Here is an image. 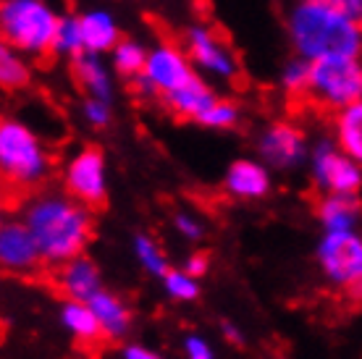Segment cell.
Returning <instances> with one entry per match:
<instances>
[{
	"label": "cell",
	"mask_w": 362,
	"mask_h": 359,
	"mask_svg": "<svg viewBox=\"0 0 362 359\" xmlns=\"http://www.w3.org/2000/svg\"><path fill=\"white\" fill-rule=\"evenodd\" d=\"M27 228L47 265H64L82 257L95 236L87 207L64 197L35 199L27 210Z\"/></svg>",
	"instance_id": "1"
},
{
	"label": "cell",
	"mask_w": 362,
	"mask_h": 359,
	"mask_svg": "<svg viewBox=\"0 0 362 359\" xmlns=\"http://www.w3.org/2000/svg\"><path fill=\"white\" fill-rule=\"evenodd\" d=\"M289 37L305 61L357 58L362 50V27L349 13L317 3H299L289 13Z\"/></svg>",
	"instance_id": "2"
},
{
	"label": "cell",
	"mask_w": 362,
	"mask_h": 359,
	"mask_svg": "<svg viewBox=\"0 0 362 359\" xmlns=\"http://www.w3.org/2000/svg\"><path fill=\"white\" fill-rule=\"evenodd\" d=\"M0 165L8 192H13L16 202L32 194L47 176L50 160L42 144L24 124L3 121L0 126Z\"/></svg>",
	"instance_id": "3"
},
{
	"label": "cell",
	"mask_w": 362,
	"mask_h": 359,
	"mask_svg": "<svg viewBox=\"0 0 362 359\" xmlns=\"http://www.w3.org/2000/svg\"><path fill=\"white\" fill-rule=\"evenodd\" d=\"M6 45L29 55H45L55 50L61 18L42 0H6L0 11Z\"/></svg>",
	"instance_id": "4"
},
{
	"label": "cell",
	"mask_w": 362,
	"mask_h": 359,
	"mask_svg": "<svg viewBox=\"0 0 362 359\" xmlns=\"http://www.w3.org/2000/svg\"><path fill=\"white\" fill-rule=\"evenodd\" d=\"M308 98L317 108L336 110L362 100V63L357 58H320L310 61V90Z\"/></svg>",
	"instance_id": "5"
},
{
	"label": "cell",
	"mask_w": 362,
	"mask_h": 359,
	"mask_svg": "<svg viewBox=\"0 0 362 359\" xmlns=\"http://www.w3.org/2000/svg\"><path fill=\"white\" fill-rule=\"evenodd\" d=\"M66 189L79 205L87 210H103L108 205V192H105V160L98 147H84L69 163L66 171Z\"/></svg>",
	"instance_id": "6"
},
{
	"label": "cell",
	"mask_w": 362,
	"mask_h": 359,
	"mask_svg": "<svg viewBox=\"0 0 362 359\" xmlns=\"http://www.w3.org/2000/svg\"><path fill=\"white\" fill-rule=\"evenodd\" d=\"M40 283L50 288L55 297L69 299V305H90L92 297L100 294L98 268L87 257H76L64 265H47Z\"/></svg>",
	"instance_id": "7"
},
{
	"label": "cell",
	"mask_w": 362,
	"mask_h": 359,
	"mask_svg": "<svg viewBox=\"0 0 362 359\" xmlns=\"http://www.w3.org/2000/svg\"><path fill=\"white\" fill-rule=\"evenodd\" d=\"M0 257L3 268L16 276H32V281L40 283L45 276L47 262L37 247L35 236L27 228V223H6L0 234Z\"/></svg>",
	"instance_id": "8"
},
{
	"label": "cell",
	"mask_w": 362,
	"mask_h": 359,
	"mask_svg": "<svg viewBox=\"0 0 362 359\" xmlns=\"http://www.w3.org/2000/svg\"><path fill=\"white\" fill-rule=\"evenodd\" d=\"M192 79H194V71H192L189 55L184 53V50H179V47L160 45L147 55L142 81L153 92H160L163 98H168L171 92L181 90Z\"/></svg>",
	"instance_id": "9"
},
{
	"label": "cell",
	"mask_w": 362,
	"mask_h": 359,
	"mask_svg": "<svg viewBox=\"0 0 362 359\" xmlns=\"http://www.w3.org/2000/svg\"><path fill=\"white\" fill-rule=\"evenodd\" d=\"M315 179L328 194H349L354 197L362 184L360 163H354L349 155L339 153L334 144H320L315 150Z\"/></svg>",
	"instance_id": "10"
},
{
	"label": "cell",
	"mask_w": 362,
	"mask_h": 359,
	"mask_svg": "<svg viewBox=\"0 0 362 359\" xmlns=\"http://www.w3.org/2000/svg\"><path fill=\"white\" fill-rule=\"evenodd\" d=\"M320 262L341 286L362 278V239L352 231L328 234L320 244Z\"/></svg>",
	"instance_id": "11"
},
{
	"label": "cell",
	"mask_w": 362,
	"mask_h": 359,
	"mask_svg": "<svg viewBox=\"0 0 362 359\" xmlns=\"http://www.w3.org/2000/svg\"><path fill=\"white\" fill-rule=\"evenodd\" d=\"M64 320L71 328L74 341H76L82 354H87L92 359H100L108 351L113 336L105 331V325L100 323L98 314L92 312L90 305H66Z\"/></svg>",
	"instance_id": "12"
},
{
	"label": "cell",
	"mask_w": 362,
	"mask_h": 359,
	"mask_svg": "<svg viewBox=\"0 0 362 359\" xmlns=\"http://www.w3.org/2000/svg\"><path fill=\"white\" fill-rule=\"evenodd\" d=\"M187 50H189V58L197 66L208 69V71L218 73V76H234L236 66L234 58L228 53V47L223 45V40L218 35H213L210 29L205 27H194L187 35Z\"/></svg>",
	"instance_id": "13"
},
{
	"label": "cell",
	"mask_w": 362,
	"mask_h": 359,
	"mask_svg": "<svg viewBox=\"0 0 362 359\" xmlns=\"http://www.w3.org/2000/svg\"><path fill=\"white\" fill-rule=\"evenodd\" d=\"M260 153L271 165L289 168L305 155V136L291 124H273L260 139Z\"/></svg>",
	"instance_id": "14"
},
{
	"label": "cell",
	"mask_w": 362,
	"mask_h": 359,
	"mask_svg": "<svg viewBox=\"0 0 362 359\" xmlns=\"http://www.w3.org/2000/svg\"><path fill=\"white\" fill-rule=\"evenodd\" d=\"M165 102H168V108H171L179 118L199 121V118L216 105L218 98L213 95V90H210L205 81L194 76V79H192L189 84H184L181 90L171 92V95L165 98Z\"/></svg>",
	"instance_id": "15"
},
{
	"label": "cell",
	"mask_w": 362,
	"mask_h": 359,
	"mask_svg": "<svg viewBox=\"0 0 362 359\" xmlns=\"http://www.w3.org/2000/svg\"><path fill=\"white\" fill-rule=\"evenodd\" d=\"M79 27H82L84 53L98 55L103 50H116L118 47V27L105 11H90V13H84L79 18Z\"/></svg>",
	"instance_id": "16"
},
{
	"label": "cell",
	"mask_w": 362,
	"mask_h": 359,
	"mask_svg": "<svg viewBox=\"0 0 362 359\" xmlns=\"http://www.w3.org/2000/svg\"><path fill=\"white\" fill-rule=\"evenodd\" d=\"M226 189L236 197H263L265 192L271 189V179L265 168H260L252 160H236L226 173Z\"/></svg>",
	"instance_id": "17"
},
{
	"label": "cell",
	"mask_w": 362,
	"mask_h": 359,
	"mask_svg": "<svg viewBox=\"0 0 362 359\" xmlns=\"http://www.w3.org/2000/svg\"><path fill=\"white\" fill-rule=\"evenodd\" d=\"M315 213L328 225L331 234L352 231L354 220L360 216V202L349 194H326L315 202Z\"/></svg>",
	"instance_id": "18"
},
{
	"label": "cell",
	"mask_w": 362,
	"mask_h": 359,
	"mask_svg": "<svg viewBox=\"0 0 362 359\" xmlns=\"http://www.w3.org/2000/svg\"><path fill=\"white\" fill-rule=\"evenodd\" d=\"M336 136L341 153L349 155L354 163H362V100L336 116Z\"/></svg>",
	"instance_id": "19"
},
{
	"label": "cell",
	"mask_w": 362,
	"mask_h": 359,
	"mask_svg": "<svg viewBox=\"0 0 362 359\" xmlns=\"http://www.w3.org/2000/svg\"><path fill=\"white\" fill-rule=\"evenodd\" d=\"M74 76L79 81V87H84L92 98L108 102L110 79H108V73H105V69H103V63L98 61V55H92V53L76 55V58H74Z\"/></svg>",
	"instance_id": "20"
},
{
	"label": "cell",
	"mask_w": 362,
	"mask_h": 359,
	"mask_svg": "<svg viewBox=\"0 0 362 359\" xmlns=\"http://www.w3.org/2000/svg\"><path fill=\"white\" fill-rule=\"evenodd\" d=\"M90 307H92V312L98 314V320L105 325V331H108L113 339H116V336H121V333H127L132 314H129L127 307L121 305V299L110 297V294H105V291H100V294H95V297H92Z\"/></svg>",
	"instance_id": "21"
},
{
	"label": "cell",
	"mask_w": 362,
	"mask_h": 359,
	"mask_svg": "<svg viewBox=\"0 0 362 359\" xmlns=\"http://www.w3.org/2000/svg\"><path fill=\"white\" fill-rule=\"evenodd\" d=\"M113 66H116V71L124 73V76H142L147 66L145 47L132 42V40L118 42V47L113 50Z\"/></svg>",
	"instance_id": "22"
},
{
	"label": "cell",
	"mask_w": 362,
	"mask_h": 359,
	"mask_svg": "<svg viewBox=\"0 0 362 359\" xmlns=\"http://www.w3.org/2000/svg\"><path fill=\"white\" fill-rule=\"evenodd\" d=\"M0 81L6 90H21L29 81V69L27 63L18 58V53H13V47H3L0 50Z\"/></svg>",
	"instance_id": "23"
},
{
	"label": "cell",
	"mask_w": 362,
	"mask_h": 359,
	"mask_svg": "<svg viewBox=\"0 0 362 359\" xmlns=\"http://www.w3.org/2000/svg\"><path fill=\"white\" fill-rule=\"evenodd\" d=\"M55 50L58 53L69 55H82L84 42H82V27L76 18H61V27H58V37H55Z\"/></svg>",
	"instance_id": "24"
},
{
	"label": "cell",
	"mask_w": 362,
	"mask_h": 359,
	"mask_svg": "<svg viewBox=\"0 0 362 359\" xmlns=\"http://www.w3.org/2000/svg\"><path fill=\"white\" fill-rule=\"evenodd\" d=\"M284 87L291 92V95H305L308 98L310 90V61L305 58H297L291 61L286 69H284Z\"/></svg>",
	"instance_id": "25"
},
{
	"label": "cell",
	"mask_w": 362,
	"mask_h": 359,
	"mask_svg": "<svg viewBox=\"0 0 362 359\" xmlns=\"http://www.w3.org/2000/svg\"><path fill=\"white\" fill-rule=\"evenodd\" d=\"M236 118H239V108H236L234 102L218 100L216 105L199 118V124L210 126V129H231L236 124Z\"/></svg>",
	"instance_id": "26"
},
{
	"label": "cell",
	"mask_w": 362,
	"mask_h": 359,
	"mask_svg": "<svg viewBox=\"0 0 362 359\" xmlns=\"http://www.w3.org/2000/svg\"><path fill=\"white\" fill-rule=\"evenodd\" d=\"M165 286H168V291H171L176 299H194L197 297V286H194L192 276H187V273L168 270V273H165Z\"/></svg>",
	"instance_id": "27"
},
{
	"label": "cell",
	"mask_w": 362,
	"mask_h": 359,
	"mask_svg": "<svg viewBox=\"0 0 362 359\" xmlns=\"http://www.w3.org/2000/svg\"><path fill=\"white\" fill-rule=\"evenodd\" d=\"M136 252H139V260L145 262L147 268L153 270V273H168V268H165V260H163V254L158 252V247H155L150 239H145V236H139L136 239Z\"/></svg>",
	"instance_id": "28"
},
{
	"label": "cell",
	"mask_w": 362,
	"mask_h": 359,
	"mask_svg": "<svg viewBox=\"0 0 362 359\" xmlns=\"http://www.w3.org/2000/svg\"><path fill=\"white\" fill-rule=\"evenodd\" d=\"M84 116H87V121H90L92 126H108V121H110L108 102L90 98L84 102Z\"/></svg>",
	"instance_id": "29"
},
{
	"label": "cell",
	"mask_w": 362,
	"mask_h": 359,
	"mask_svg": "<svg viewBox=\"0 0 362 359\" xmlns=\"http://www.w3.org/2000/svg\"><path fill=\"white\" fill-rule=\"evenodd\" d=\"M305 3L328 6V8H336V11H341V13H349V16H357L362 8V0H305Z\"/></svg>",
	"instance_id": "30"
},
{
	"label": "cell",
	"mask_w": 362,
	"mask_h": 359,
	"mask_svg": "<svg viewBox=\"0 0 362 359\" xmlns=\"http://www.w3.org/2000/svg\"><path fill=\"white\" fill-rule=\"evenodd\" d=\"M208 270V254H192L189 262H187V276H202Z\"/></svg>",
	"instance_id": "31"
},
{
	"label": "cell",
	"mask_w": 362,
	"mask_h": 359,
	"mask_svg": "<svg viewBox=\"0 0 362 359\" xmlns=\"http://www.w3.org/2000/svg\"><path fill=\"white\" fill-rule=\"evenodd\" d=\"M187 351H189L192 359H210L208 343H202L199 339H189V341H187Z\"/></svg>",
	"instance_id": "32"
},
{
	"label": "cell",
	"mask_w": 362,
	"mask_h": 359,
	"mask_svg": "<svg viewBox=\"0 0 362 359\" xmlns=\"http://www.w3.org/2000/svg\"><path fill=\"white\" fill-rule=\"evenodd\" d=\"M341 288H344L346 299H349L352 305L362 307V278L352 281V283H346V286H341Z\"/></svg>",
	"instance_id": "33"
},
{
	"label": "cell",
	"mask_w": 362,
	"mask_h": 359,
	"mask_svg": "<svg viewBox=\"0 0 362 359\" xmlns=\"http://www.w3.org/2000/svg\"><path fill=\"white\" fill-rule=\"evenodd\" d=\"M176 225H179V228L187 236H199V225L194 223V220H189L187 216H179V218H176Z\"/></svg>",
	"instance_id": "34"
},
{
	"label": "cell",
	"mask_w": 362,
	"mask_h": 359,
	"mask_svg": "<svg viewBox=\"0 0 362 359\" xmlns=\"http://www.w3.org/2000/svg\"><path fill=\"white\" fill-rule=\"evenodd\" d=\"M127 359H160V357H155L153 351H147V349H139V346H132V349L127 351Z\"/></svg>",
	"instance_id": "35"
},
{
	"label": "cell",
	"mask_w": 362,
	"mask_h": 359,
	"mask_svg": "<svg viewBox=\"0 0 362 359\" xmlns=\"http://www.w3.org/2000/svg\"><path fill=\"white\" fill-rule=\"evenodd\" d=\"M357 21H360V27H362V8H360V13H357Z\"/></svg>",
	"instance_id": "36"
}]
</instances>
